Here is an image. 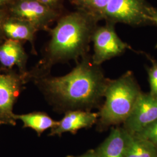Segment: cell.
I'll return each mask as SVG.
<instances>
[{"label":"cell","instance_id":"1","mask_svg":"<svg viewBox=\"0 0 157 157\" xmlns=\"http://www.w3.org/2000/svg\"><path fill=\"white\" fill-rule=\"evenodd\" d=\"M77 63L65 76L44 78V89L59 105L69 108L68 111L100 108L109 78H105L101 65L93 63L90 54Z\"/></svg>","mask_w":157,"mask_h":157},{"label":"cell","instance_id":"2","mask_svg":"<svg viewBox=\"0 0 157 157\" xmlns=\"http://www.w3.org/2000/svg\"><path fill=\"white\" fill-rule=\"evenodd\" d=\"M98 19L82 10L61 17L51 30L47 47L51 63L76 60L89 54L92 36L98 26Z\"/></svg>","mask_w":157,"mask_h":157},{"label":"cell","instance_id":"3","mask_svg":"<svg viewBox=\"0 0 157 157\" xmlns=\"http://www.w3.org/2000/svg\"><path fill=\"white\" fill-rule=\"evenodd\" d=\"M142 93L131 71L117 79L109 78L104 92L105 100L98 112L97 130L104 131L109 126L124 124Z\"/></svg>","mask_w":157,"mask_h":157},{"label":"cell","instance_id":"4","mask_svg":"<svg viewBox=\"0 0 157 157\" xmlns=\"http://www.w3.org/2000/svg\"><path fill=\"white\" fill-rule=\"evenodd\" d=\"M152 6L146 0H110L102 15L106 22L122 23L132 26L154 25Z\"/></svg>","mask_w":157,"mask_h":157},{"label":"cell","instance_id":"5","mask_svg":"<svg viewBox=\"0 0 157 157\" xmlns=\"http://www.w3.org/2000/svg\"><path fill=\"white\" fill-rule=\"evenodd\" d=\"M115 25L106 22L104 26H97L92 36L94 54L91 56L93 63L101 65L103 62L122 55L132 47L119 38L115 30Z\"/></svg>","mask_w":157,"mask_h":157},{"label":"cell","instance_id":"6","mask_svg":"<svg viewBox=\"0 0 157 157\" xmlns=\"http://www.w3.org/2000/svg\"><path fill=\"white\" fill-rule=\"evenodd\" d=\"M11 11L13 17L31 23L37 30L48 28L59 16L57 10L37 0H19Z\"/></svg>","mask_w":157,"mask_h":157},{"label":"cell","instance_id":"7","mask_svg":"<svg viewBox=\"0 0 157 157\" xmlns=\"http://www.w3.org/2000/svg\"><path fill=\"white\" fill-rule=\"evenodd\" d=\"M156 121L157 97L150 93H142L132 112L123 124V128L130 135H135Z\"/></svg>","mask_w":157,"mask_h":157},{"label":"cell","instance_id":"8","mask_svg":"<svg viewBox=\"0 0 157 157\" xmlns=\"http://www.w3.org/2000/svg\"><path fill=\"white\" fill-rule=\"evenodd\" d=\"M98 119V113L79 109L67 111L58 124L51 129L50 135L60 136L67 132L76 134L80 129L91 128Z\"/></svg>","mask_w":157,"mask_h":157},{"label":"cell","instance_id":"9","mask_svg":"<svg viewBox=\"0 0 157 157\" xmlns=\"http://www.w3.org/2000/svg\"><path fill=\"white\" fill-rule=\"evenodd\" d=\"M19 86L16 77L0 73V118L12 124L15 119L12 107L18 95Z\"/></svg>","mask_w":157,"mask_h":157},{"label":"cell","instance_id":"10","mask_svg":"<svg viewBox=\"0 0 157 157\" xmlns=\"http://www.w3.org/2000/svg\"><path fill=\"white\" fill-rule=\"evenodd\" d=\"M130 134L123 127L113 128L95 150L100 157H125Z\"/></svg>","mask_w":157,"mask_h":157},{"label":"cell","instance_id":"11","mask_svg":"<svg viewBox=\"0 0 157 157\" xmlns=\"http://www.w3.org/2000/svg\"><path fill=\"white\" fill-rule=\"evenodd\" d=\"M26 58L22 45L17 40L10 39L0 45V63L6 67H23Z\"/></svg>","mask_w":157,"mask_h":157},{"label":"cell","instance_id":"12","mask_svg":"<svg viewBox=\"0 0 157 157\" xmlns=\"http://www.w3.org/2000/svg\"><path fill=\"white\" fill-rule=\"evenodd\" d=\"M2 29L6 35L14 40H33L37 29L31 23L15 17L8 19L2 24Z\"/></svg>","mask_w":157,"mask_h":157},{"label":"cell","instance_id":"13","mask_svg":"<svg viewBox=\"0 0 157 157\" xmlns=\"http://www.w3.org/2000/svg\"><path fill=\"white\" fill-rule=\"evenodd\" d=\"M14 118L21 120L24 124V127L34 129L39 135L47 129L55 128L59 124V121H54L47 114L43 112L14 115Z\"/></svg>","mask_w":157,"mask_h":157},{"label":"cell","instance_id":"14","mask_svg":"<svg viewBox=\"0 0 157 157\" xmlns=\"http://www.w3.org/2000/svg\"><path fill=\"white\" fill-rule=\"evenodd\" d=\"M125 157H157V147L148 141L130 134Z\"/></svg>","mask_w":157,"mask_h":157},{"label":"cell","instance_id":"15","mask_svg":"<svg viewBox=\"0 0 157 157\" xmlns=\"http://www.w3.org/2000/svg\"><path fill=\"white\" fill-rule=\"evenodd\" d=\"M73 3L82 10L95 17L100 21L110 0H73Z\"/></svg>","mask_w":157,"mask_h":157},{"label":"cell","instance_id":"16","mask_svg":"<svg viewBox=\"0 0 157 157\" xmlns=\"http://www.w3.org/2000/svg\"><path fill=\"white\" fill-rule=\"evenodd\" d=\"M146 55L152 63L151 67H147L150 87V93L151 95L157 97V61L150 56Z\"/></svg>","mask_w":157,"mask_h":157},{"label":"cell","instance_id":"17","mask_svg":"<svg viewBox=\"0 0 157 157\" xmlns=\"http://www.w3.org/2000/svg\"><path fill=\"white\" fill-rule=\"evenodd\" d=\"M132 135L148 141L157 147V121L150 124L139 132Z\"/></svg>","mask_w":157,"mask_h":157},{"label":"cell","instance_id":"18","mask_svg":"<svg viewBox=\"0 0 157 157\" xmlns=\"http://www.w3.org/2000/svg\"><path fill=\"white\" fill-rule=\"evenodd\" d=\"M40 2L48 6L51 8L57 10V8L61 6L63 0H37Z\"/></svg>","mask_w":157,"mask_h":157},{"label":"cell","instance_id":"19","mask_svg":"<svg viewBox=\"0 0 157 157\" xmlns=\"http://www.w3.org/2000/svg\"><path fill=\"white\" fill-rule=\"evenodd\" d=\"M67 157H100L95 149L88 150L83 154L80 155L79 156H67Z\"/></svg>","mask_w":157,"mask_h":157},{"label":"cell","instance_id":"20","mask_svg":"<svg viewBox=\"0 0 157 157\" xmlns=\"http://www.w3.org/2000/svg\"><path fill=\"white\" fill-rule=\"evenodd\" d=\"M150 17L153 24H155L157 25V8L152 6L150 12ZM155 48H157V44L155 46Z\"/></svg>","mask_w":157,"mask_h":157},{"label":"cell","instance_id":"21","mask_svg":"<svg viewBox=\"0 0 157 157\" xmlns=\"http://www.w3.org/2000/svg\"><path fill=\"white\" fill-rule=\"evenodd\" d=\"M3 17H4V13L0 11V28L2 27V23L3 21Z\"/></svg>","mask_w":157,"mask_h":157},{"label":"cell","instance_id":"22","mask_svg":"<svg viewBox=\"0 0 157 157\" xmlns=\"http://www.w3.org/2000/svg\"><path fill=\"white\" fill-rule=\"evenodd\" d=\"M8 1L9 0H0V6L5 4L6 2H8Z\"/></svg>","mask_w":157,"mask_h":157},{"label":"cell","instance_id":"23","mask_svg":"<svg viewBox=\"0 0 157 157\" xmlns=\"http://www.w3.org/2000/svg\"><path fill=\"white\" fill-rule=\"evenodd\" d=\"M1 121H0V123H1Z\"/></svg>","mask_w":157,"mask_h":157}]
</instances>
